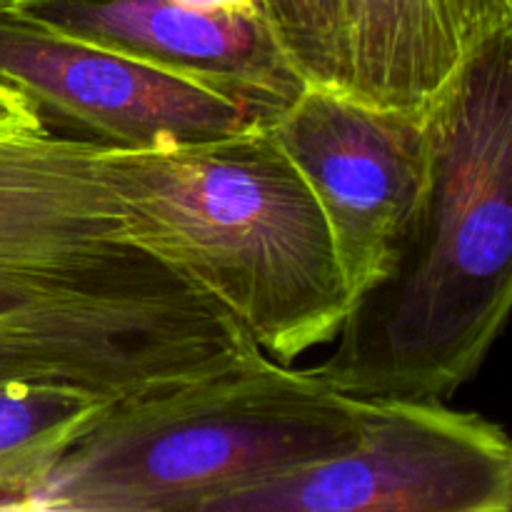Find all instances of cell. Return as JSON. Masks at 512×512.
Instances as JSON below:
<instances>
[{"label": "cell", "instance_id": "cell-6", "mask_svg": "<svg viewBox=\"0 0 512 512\" xmlns=\"http://www.w3.org/2000/svg\"><path fill=\"white\" fill-rule=\"evenodd\" d=\"M270 128L323 208L355 303L388 270L423 190V113L308 83Z\"/></svg>", "mask_w": 512, "mask_h": 512}, {"label": "cell", "instance_id": "cell-3", "mask_svg": "<svg viewBox=\"0 0 512 512\" xmlns=\"http://www.w3.org/2000/svg\"><path fill=\"white\" fill-rule=\"evenodd\" d=\"M358 398L260 348L185 383L108 403L65 445L25 512H208L345 453Z\"/></svg>", "mask_w": 512, "mask_h": 512}, {"label": "cell", "instance_id": "cell-8", "mask_svg": "<svg viewBox=\"0 0 512 512\" xmlns=\"http://www.w3.org/2000/svg\"><path fill=\"white\" fill-rule=\"evenodd\" d=\"M15 8L40 23L245 100L270 120L308 85L265 10L200 13L175 0H25Z\"/></svg>", "mask_w": 512, "mask_h": 512}, {"label": "cell", "instance_id": "cell-11", "mask_svg": "<svg viewBox=\"0 0 512 512\" xmlns=\"http://www.w3.org/2000/svg\"><path fill=\"white\" fill-rule=\"evenodd\" d=\"M265 15L308 83L348 90L343 0H265Z\"/></svg>", "mask_w": 512, "mask_h": 512}, {"label": "cell", "instance_id": "cell-12", "mask_svg": "<svg viewBox=\"0 0 512 512\" xmlns=\"http://www.w3.org/2000/svg\"><path fill=\"white\" fill-rule=\"evenodd\" d=\"M28 133H45L43 123L13 88L0 83V138Z\"/></svg>", "mask_w": 512, "mask_h": 512}, {"label": "cell", "instance_id": "cell-13", "mask_svg": "<svg viewBox=\"0 0 512 512\" xmlns=\"http://www.w3.org/2000/svg\"><path fill=\"white\" fill-rule=\"evenodd\" d=\"M183 8L200 13H258L265 10V0H175Z\"/></svg>", "mask_w": 512, "mask_h": 512}, {"label": "cell", "instance_id": "cell-14", "mask_svg": "<svg viewBox=\"0 0 512 512\" xmlns=\"http://www.w3.org/2000/svg\"><path fill=\"white\" fill-rule=\"evenodd\" d=\"M20 3H25V0H0V8H15Z\"/></svg>", "mask_w": 512, "mask_h": 512}, {"label": "cell", "instance_id": "cell-4", "mask_svg": "<svg viewBox=\"0 0 512 512\" xmlns=\"http://www.w3.org/2000/svg\"><path fill=\"white\" fill-rule=\"evenodd\" d=\"M208 512H512V438L445 400L358 398V438L345 453Z\"/></svg>", "mask_w": 512, "mask_h": 512}, {"label": "cell", "instance_id": "cell-5", "mask_svg": "<svg viewBox=\"0 0 512 512\" xmlns=\"http://www.w3.org/2000/svg\"><path fill=\"white\" fill-rule=\"evenodd\" d=\"M0 83L43 128L108 150L205 143L270 123L245 100L0 8Z\"/></svg>", "mask_w": 512, "mask_h": 512}, {"label": "cell", "instance_id": "cell-7", "mask_svg": "<svg viewBox=\"0 0 512 512\" xmlns=\"http://www.w3.org/2000/svg\"><path fill=\"white\" fill-rule=\"evenodd\" d=\"M145 253L105 148L48 130L0 138V318L125 273Z\"/></svg>", "mask_w": 512, "mask_h": 512}, {"label": "cell", "instance_id": "cell-2", "mask_svg": "<svg viewBox=\"0 0 512 512\" xmlns=\"http://www.w3.org/2000/svg\"><path fill=\"white\" fill-rule=\"evenodd\" d=\"M130 240L293 365L338 338L353 293L318 198L270 123L205 143L108 150Z\"/></svg>", "mask_w": 512, "mask_h": 512}, {"label": "cell", "instance_id": "cell-1", "mask_svg": "<svg viewBox=\"0 0 512 512\" xmlns=\"http://www.w3.org/2000/svg\"><path fill=\"white\" fill-rule=\"evenodd\" d=\"M423 118L418 203L313 368L358 398L450 400L512 318V25L475 45Z\"/></svg>", "mask_w": 512, "mask_h": 512}, {"label": "cell", "instance_id": "cell-9", "mask_svg": "<svg viewBox=\"0 0 512 512\" xmlns=\"http://www.w3.org/2000/svg\"><path fill=\"white\" fill-rule=\"evenodd\" d=\"M348 93L425 113L488 35L512 25V0H343Z\"/></svg>", "mask_w": 512, "mask_h": 512}, {"label": "cell", "instance_id": "cell-10", "mask_svg": "<svg viewBox=\"0 0 512 512\" xmlns=\"http://www.w3.org/2000/svg\"><path fill=\"white\" fill-rule=\"evenodd\" d=\"M103 400L0 370V510H25L30 493Z\"/></svg>", "mask_w": 512, "mask_h": 512}]
</instances>
